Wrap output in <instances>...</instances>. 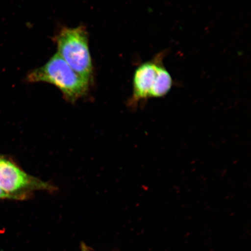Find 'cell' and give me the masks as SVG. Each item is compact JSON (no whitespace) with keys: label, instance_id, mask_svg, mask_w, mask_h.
<instances>
[{"label":"cell","instance_id":"6da1fadb","mask_svg":"<svg viewBox=\"0 0 251 251\" xmlns=\"http://www.w3.org/2000/svg\"><path fill=\"white\" fill-rule=\"evenodd\" d=\"M27 80L31 83L52 84L71 102L86 96L92 83L76 73L57 53L42 67L31 71Z\"/></svg>","mask_w":251,"mask_h":251},{"label":"cell","instance_id":"7a4b0ae2","mask_svg":"<svg viewBox=\"0 0 251 251\" xmlns=\"http://www.w3.org/2000/svg\"><path fill=\"white\" fill-rule=\"evenodd\" d=\"M57 54L81 76L93 81V65L85 27H64L54 37Z\"/></svg>","mask_w":251,"mask_h":251},{"label":"cell","instance_id":"3957f363","mask_svg":"<svg viewBox=\"0 0 251 251\" xmlns=\"http://www.w3.org/2000/svg\"><path fill=\"white\" fill-rule=\"evenodd\" d=\"M0 189L7 194L9 199L24 200L36 191L52 192L56 188L27 174L10 161L0 158Z\"/></svg>","mask_w":251,"mask_h":251},{"label":"cell","instance_id":"277c9868","mask_svg":"<svg viewBox=\"0 0 251 251\" xmlns=\"http://www.w3.org/2000/svg\"><path fill=\"white\" fill-rule=\"evenodd\" d=\"M166 52H159L151 60L140 65L135 71L132 96L128 101L131 107H136L139 103L146 102L151 99V92L154 85L158 69L164 61Z\"/></svg>","mask_w":251,"mask_h":251},{"label":"cell","instance_id":"5b68a950","mask_svg":"<svg viewBox=\"0 0 251 251\" xmlns=\"http://www.w3.org/2000/svg\"><path fill=\"white\" fill-rule=\"evenodd\" d=\"M174 84L172 77L164 65H160L154 85L151 92L150 98H161L167 94Z\"/></svg>","mask_w":251,"mask_h":251},{"label":"cell","instance_id":"8992f818","mask_svg":"<svg viewBox=\"0 0 251 251\" xmlns=\"http://www.w3.org/2000/svg\"><path fill=\"white\" fill-rule=\"evenodd\" d=\"M80 251H92L84 243H81L80 246Z\"/></svg>","mask_w":251,"mask_h":251},{"label":"cell","instance_id":"52a82bcc","mask_svg":"<svg viewBox=\"0 0 251 251\" xmlns=\"http://www.w3.org/2000/svg\"><path fill=\"white\" fill-rule=\"evenodd\" d=\"M9 199L7 194L0 189V199Z\"/></svg>","mask_w":251,"mask_h":251}]
</instances>
